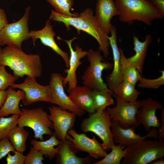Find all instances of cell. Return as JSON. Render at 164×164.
<instances>
[{
	"label": "cell",
	"mask_w": 164,
	"mask_h": 164,
	"mask_svg": "<svg viewBox=\"0 0 164 164\" xmlns=\"http://www.w3.org/2000/svg\"><path fill=\"white\" fill-rule=\"evenodd\" d=\"M89 117L83 119L80 125L84 132H91L94 133L101 139V144L106 151L111 150L114 144L111 131V119L105 109H101L89 113Z\"/></svg>",
	"instance_id": "5"
},
{
	"label": "cell",
	"mask_w": 164,
	"mask_h": 164,
	"mask_svg": "<svg viewBox=\"0 0 164 164\" xmlns=\"http://www.w3.org/2000/svg\"><path fill=\"white\" fill-rule=\"evenodd\" d=\"M86 56L90 64L81 77L83 85L92 89H109L102 79V72L104 70L112 69L113 63L104 61L99 50L96 51L91 49L87 51Z\"/></svg>",
	"instance_id": "6"
},
{
	"label": "cell",
	"mask_w": 164,
	"mask_h": 164,
	"mask_svg": "<svg viewBox=\"0 0 164 164\" xmlns=\"http://www.w3.org/2000/svg\"><path fill=\"white\" fill-rule=\"evenodd\" d=\"M19 114H14L9 117H0V141L7 137L10 132L17 124Z\"/></svg>",
	"instance_id": "31"
},
{
	"label": "cell",
	"mask_w": 164,
	"mask_h": 164,
	"mask_svg": "<svg viewBox=\"0 0 164 164\" xmlns=\"http://www.w3.org/2000/svg\"><path fill=\"white\" fill-rule=\"evenodd\" d=\"M150 164H164V160L163 158L157 159L151 162Z\"/></svg>",
	"instance_id": "41"
},
{
	"label": "cell",
	"mask_w": 164,
	"mask_h": 164,
	"mask_svg": "<svg viewBox=\"0 0 164 164\" xmlns=\"http://www.w3.org/2000/svg\"><path fill=\"white\" fill-rule=\"evenodd\" d=\"M111 152L107 154L103 158L99 161L94 162V164H120L121 161L125 156L126 152L125 146L114 144L111 147Z\"/></svg>",
	"instance_id": "29"
},
{
	"label": "cell",
	"mask_w": 164,
	"mask_h": 164,
	"mask_svg": "<svg viewBox=\"0 0 164 164\" xmlns=\"http://www.w3.org/2000/svg\"><path fill=\"white\" fill-rule=\"evenodd\" d=\"M152 41V37L150 34H147L143 42L140 41L135 35L133 37V49L135 52L134 55L127 58L128 61L134 66L142 75L144 62L147 56L148 49Z\"/></svg>",
	"instance_id": "22"
},
{
	"label": "cell",
	"mask_w": 164,
	"mask_h": 164,
	"mask_svg": "<svg viewBox=\"0 0 164 164\" xmlns=\"http://www.w3.org/2000/svg\"><path fill=\"white\" fill-rule=\"evenodd\" d=\"M8 90L7 98L0 110V117L21 113L19 104L25 96L24 92L20 89L16 91L11 87H9Z\"/></svg>",
	"instance_id": "23"
},
{
	"label": "cell",
	"mask_w": 164,
	"mask_h": 164,
	"mask_svg": "<svg viewBox=\"0 0 164 164\" xmlns=\"http://www.w3.org/2000/svg\"><path fill=\"white\" fill-rule=\"evenodd\" d=\"M49 117L53 123L54 135L62 142H64L68 131L73 127L76 119L73 113L53 105L49 107Z\"/></svg>",
	"instance_id": "12"
},
{
	"label": "cell",
	"mask_w": 164,
	"mask_h": 164,
	"mask_svg": "<svg viewBox=\"0 0 164 164\" xmlns=\"http://www.w3.org/2000/svg\"><path fill=\"white\" fill-rule=\"evenodd\" d=\"M63 78L58 73L51 74L49 84L51 93L50 102L74 113L76 116L81 117L85 112L73 103L66 93L63 86Z\"/></svg>",
	"instance_id": "10"
},
{
	"label": "cell",
	"mask_w": 164,
	"mask_h": 164,
	"mask_svg": "<svg viewBox=\"0 0 164 164\" xmlns=\"http://www.w3.org/2000/svg\"><path fill=\"white\" fill-rule=\"evenodd\" d=\"M58 152L56 162L60 164H88L92 162V158L89 156L85 158L76 155L79 151L70 140L66 139L57 146Z\"/></svg>",
	"instance_id": "20"
},
{
	"label": "cell",
	"mask_w": 164,
	"mask_h": 164,
	"mask_svg": "<svg viewBox=\"0 0 164 164\" xmlns=\"http://www.w3.org/2000/svg\"><path fill=\"white\" fill-rule=\"evenodd\" d=\"M44 155L41 152L36 149L32 146L25 155V164H43L44 159Z\"/></svg>",
	"instance_id": "34"
},
{
	"label": "cell",
	"mask_w": 164,
	"mask_h": 164,
	"mask_svg": "<svg viewBox=\"0 0 164 164\" xmlns=\"http://www.w3.org/2000/svg\"><path fill=\"white\" fill-rule=\"evenodd\" d=\"M1 46L0 45V51L1 50Z\"/></svg>",
	"instance_id": "42"
},
{
	"label": "cell",
	"mask_w": 164,
	"mask_h": 164,
	"mask_svg": "<svg viewBox=\"0 0 164 164\" xmlns=\"http://www.w3.org/2000/svg\"><path fill=\"white\" fill-rule=\"evenodd\" d=\"M141 108L136 115L137 120L142 125L146 131L149 132L152 127L159 128L161 122L156 115L158 110L163 108L162 104L158 101L151 97L139 101Z\"/></svg>",
	"instance_id": "14"
},
{
	"label": "cell",
	"mask_w": 164,
	"mask_h": 164,
	"mask_svg": "<svg viewBox=\"0 0 164 164\" xmlns=\"http://www.w3.org/2000/svg\"><path fill=\"white\" fill-rule=\"evenodd\" d=\"M8 23L6 14L4 10L0 8V32Z\"/></svg>",
	"instance_id": "39"
},
{
	"label": "cell",
	"mask_w": 164,
	"mask_h": 164,
	"mask_svg": "<svg viewBox=\"0 0 164 164\" xmlns=\"http://www.w3.org/2000/svg\"><path fill=\"white\" fill-rule=\"evenodd\" d=\"M116 100L114 107H107L106 110L111 120L117 121L122 128L126 129L132 126L136 128L140 124L137 120L136 115L141 108L139 101L130 103L124 101L115 96H112Z\"/></svg>",
	"instance_id": "9"
},
{
	"label": "cell",
	"mask_w": 164,
	"mask_h": 164,
	"mask_svg": "<svg viewBox=\"0 0 164 164\" xmlns=\"http://www.w3.org/2000/svg\"><path fill=\"white\" fill-rule=\"evenodd\" d=\"M121 164H147L164 156V142L144 140L126 147Z\"/></svg>",
	"instance_id": "4"
},
{
	"label": "cell",
	"mask_w": 164,
	"mask_h": 164,
	"mask_svg": "<svg viewBox=\"0 0 164 164\" xmlns=\"http://www.w3.org/2000/svg\"><path fill=\"white\" fill-rule=\"evenodd\" d=\"M67 133L66 139L73 142L79 150L87 152L92 158H104L108 154L94 136L92 135V138H89L84 133H77L72 128Z\"/></svg>",
	"instance_id": "15"
},
{
	"label": "cell",
	"mask_w": 164,
	"mask_h": 164,
	"mask_svg": "<svg viewBox=\"0 0 164 164\" xmlns=\"http://www.w3.org/2000/svg\"><path fill=\"white\" fill-rule=\"evenodd\" d=\"M0 65L9 67L13 75L22 77L25 75L35 78L40 77L42 65L38 54H27L22 49L7 46L0 51Z\"/></svg>",
	"instance_id": "2"
},
{
	"label": "cell",
	"mask_w": 164,
	"mask_h": 164,
	"mask_svg": "<svg viewBox=\"0 0 164 164\" xmlns=\"http://www.w3.org/2000/svg\"><path fill=\"white\" fill-rule=\"evenodd\" d=\"M50 19L47 20L45 26L39 30H32L29 32L30 36L32 39L33 45L35 46V42L39 39L44 46L51 48L63 60L66 67L68 68L69 66V53L62 50L56 43L54 39L55 33L53 29Z\"/></svg>",
	"instance_id": "18"
},
{
	"label": "cell",
	"mask_w": 164,
	"mask_h": 164,
	"mask_svg": "<svg viewBox=\"0 0 164 164\" xmlns=\"http://www.w3.org/2000/svg\"><path fill=\"white\" fill-rule=\"evenodd\" d=\"M161 125L158 130L159 140L164 142V109L162 110L160 114Z\"/></svg>",
	"instance_id": "37"
},
{
	"label": "cell",
	"mask_w": 164,
	"mask_h": 164,
	"mask_svg": "<svg viewBox=\"0 0 164 164\" xmlns=\"http://www.w3.org/2000/svg\"><path fill=\"white\" fill-rule=\"evenodd\" d=\"M119 14L114 0H97L94 16L100 29L105 34L111 33L113 26L111 19Z\"/></svg>",
	"instance_id": "17"
},
{
	"label": "cell",
	"mask_w": 164,
	"mask_h": 164,
	"mask_svg": "<svg viewBox=\"0 0 164 164\" xmlns=\"http://www.w3.org/2000/svg\"><path fill=\"white\" fill-rule=\"evenodd\" d=\"M29 7L18 21L7 24L0 32V45H5L22 49L23 42L31 38L28 25Z\"/></svg>",
	"instance_id": "8"
},
{
	"label": "cell",
	"mask_w": 164,
	"mask_h": 164,
	"mask_svg": "<svg viewBox=\"0 0 164 164\" xmlns=\"http://www.w3.org/2000/svg\"><path fill=\"white\" fill-rule=\"evenodd\" d=\"M161 76L153 79H147L142 77L139 80L137 86L142 88L157 89L164 84V70H159Z\"/></svg>",
	"instance_id": "32"
},
{
	"label": "cell",
	"mask_w": 164,
	"mask_h": 164,
	"mask_svg": "<svg viewBox=\"0 0 164 164\" xmlns=\"http://www.w3.org/2000/svg\"><path fill=\"white\" fill-rule=\"evenodd\" d=\"M36 78L27 76L24 82L20 84L15 83L10 87L18 88L25 92V96L22 100L23 105L27 106L38 101L50 102L51 93L49 85H42L36 81Z\"/></svg>",
	"instance_id": "11"
},
{
	"label": "cell",
	"mask_w": 164,
	"mask_h": 164,
	"mask_svg": "<svg viewBox=\"0 0 164 164\" xmlns=\"http://www.w3.org/2000/svg\"><path fill=\"white\" fill-rule=\"evenodd\" d=\"M164 16V0H149Z\"/></svg>",
	"instance_id": "38"
},
{
	"label": "cell",
	"mask_w": 164,
	"mask_h": 164,
	"mask_svg": "<svg viewBox=\"0 0 164 164\" xmlns=\"http://www.w3.org/2000/svg\"><path fill=\"white\" fill-rule=\"evenodd\" d=\"M141 92L135 88V85L128 82L122 80L113 91L112 96H115L127 102L137 101Z\"/></svg>",
	"instance_id": "24"
},
{
	"label": "cell",
	"mask_w": 164,
	"mask_h": 164,
	"mask_svg": "<svg viewBox=\"0 0 164 164\" xmlns=\"http://www.w3.org/2000/svg\"><path fill=\"white\" fill-rule=\"evenodd\" d=\"M77 39L75 37L71 39L66 40L59 38V39L63 40L67 43L70 53L69 67L64 70L65 73H67V75L65 77H64L63 82L64 87L67 84L68 85L67 90L68 92L77 86L76 70L82 63L80 60L86 56L87 54V51L83 50L82 48L78 45H76L75 50H73L72 45V43L74 40Z\"/></svg>",
	"instance_id": "16"
},
{
	"label": "cell",
	"mask_w": 164,
	"mask_h": 164,
	"mask_svg": "<svg viewBox=\"0 0 164 164\" xmlns=\"http://www.w3.org/2000/svg\"><path fill=\"white\" fill-rule=\"evenodd\" d=\"M15 151L10 142L8 136L0 141V160L10 152L14 153Z\"/></svg>",
	"instance_id": "35"
},
{
	"label": "cell",
	"mask_w": 164,
	"mask_h": 164,
	"mask_svg": "<svg viewBox=\"0 0 164 164\" xmlns=\"http://www.w3.org/2000/svg\"><path fill=\"white\" fill-rule=\"evenodd\" d=\"M61 142V141L58 139L54 134L51 136L49 139L44 141L33 139L30 142L36 149L47 155L51 160L55 157L58 152V149L55 148V146H57Z\"/></svg>",
	"instance_id": "25"
},
{
	"label": "cell",
	"mask_w": 164,
	"mask_h": 164,
	"mask_svg": "<svg viewBox=\"0 0 164 164\" xmlns=\"http://www.w3.org/2000/svg\"><path fill=\"white\" fill-rule=\"evenodd\" d=\"M119 50L123 80L128 82L135 86L142 77L141 75L137 69L128 61L123 50L121 48Z\"/></svg>",
	"instance_id": "26"
},
{
	"label": "cell",
	"mask_w": 164,
	"mask_h": 164,
	"mask_svg": "<svg viewBox=\"0 0 164 164\" xmlns=\"http://www.w3.org/2000/svg\"><path fill=\"white\" fill-rule=\"evenodd\" d=\"M5 67L0 65V91H5L19 78L8 73Z\"/></svg>",
	"instance_id": "33"
},
{
	"label": "cell",
	"mask_w": 164,
	"mask_h": 164,
	"mask_svg": "<svg viewBox=\"0 0 164 164\" xmlns=\"http://www.w3.org/2000/svg\"><path fill=\"white\" fill-rule=\"evenodd\" d=\"M29 133L24 127L17 125L9 133L8 137L16 151L23 153L26 149V142Z\"/></svg>",
	"instance_id": "27"
},
{
	"label": "cell",
	"mask_w": 164,
	"mask_h": 164,
	"mask_svg": "<svg viewBox=\"0 0 164 164\" xmlns=\"http://www.w3.org/2000/svg\"><path fill=\"white\" fill-rule=\"evenodd\" d=\"M6 160L7 164H24L25 155L22 153L15 151L14 155L9 152L7 155Z\"/></svg>",
	"instance_id": "36"
},
{
	"label": "cell",
	"mask_w": 164,
	"mask_h": 164,
	"mask_svg": "<svg viewBox=\"0 0 164 164\" xmlns=\"http://www.w3.org/2000/svg\"><path fill=\"white\" fill-rule=\"evenodd\" d=\"M55 9V12L68 16L77 17L79 14L70 11L73 5V0H46Z\"/></svg>",
	"instance_id": "30"
},
{
	"label": "cell",
	"mask_w": 164,
	"mask_h": 164,
	"mask_svg": "<svg viewBox=\"0 0 164 164\" xmlns=\"http://www.w3.org/2000/svg\"><path fill=\"white\" fill-rule=\"evenodd\" d=\"M113 91L108 90L92 89V95L95 111L105 109L108 106L114 104L112 97Z\"/></svg>",
	"instance_id": "28"
},
{
	"label": "cell",
	"mask_w": 164,
	"mask_h": 164,
	"mask_svg": "<svg viewBox=\"0 0 164 164\" xmlns=\"http://www.w3.org/2000/svg\"><path fill=\"white\" fill-rule=\"evenodd\" d=\"M119 11V21L132 25L135 21L151 26L152 21L162 19L159 11L149 0H114Z\"/></svg>",
	"instance_id": "3"
},
{
	"label": "cell",
	"mask_w": 164,
	"mask_h": 164,
	"mask_svg": "<svg viewBox=\"0 0 164 164\" xmlns=\"http://www.w3.org/2000/svg\"><path fill=\"white\" fill-rule=\"evenodd\" d=\"M18 126L29 127L34 132V137L36 139L43 140V135L52 136L54 134L52 130L53 123L49 115L41 108L28 109L23 108L17 121Z\"/></svg>",
	"instance_id": "7"
},
{
	"label": "cell",
	"mask_w": 164,
	"mask_h": 164,
	"mask_svg": "<svg viewBox=\"0 0 164 164\" xmlns=\"http://www.w3.org/2000/svg\"><path fill=\"white\" fill-rule=\"evenodd\" d=\"M49 19L63 23L67 31L70 30V26H73L77 29L78 34L81 31L86 32L96 40L99 44L98 49L102 52L105 58L109 55L108 36L101 30L91 9L86 8L78 16L74 17L60 14L52 9Z\"/></svg>",
	"instance_id": "1"
},
{
	"label": "cell",
	"mask_w": 164,
	"mask_h": 164,
	"mask_svg": "<svg viewBox=\"0 0 164 164\" xmlns=\"http://www.w3.org/2000/svg\"><path fill=\"white\" fill-rule=\"evenodd\" d=\"M111 121V129L114 142L126 147L133 145L147 138H158V131L155 128L151 129L145 135L142 136L135 133L136 128L135 126L124 129L120 126L117 121L113 120Z\"/></svg>",
	"instance_id": "13"
},
{
	"label": "cell",
	"mask_w": 164,
	"mask_h": 164,
	"mask_svg": "<svg viewBox=\"0 0 164 164\" xmlns=\"http://www.w3.org/2000/svg\"><path fill=\"white\" fill-rule=\"evenodd\" d=\"M92 89L83 85L77 86L68 92L76 105L89 113L95 112L92 95Z\"/></svg>",
	"instance_id": "21"
},
{
	"label": "cell",
	"mask_w": 164,
	"mask_h": 164,
	"mask_svg": "<svg viewBox=\"0 0 164 164\" xmlns=\"http://www.w3.org/2000/svg\"><path fill=\"white\" fill-rule=\"evenodd\" d=\"M8 90L0 91V110L3 105L7 97Z\"/></svg>",
	"instance_id": "40"
},
{
	"label": "cell",
	"mask_w": 164,
	"mask_h": 164,
	"mask_svg": "<svg viewBox=\"0 0 164 164\" xmlns=\"http://www.w3.org/2000/svg\"><path fill=\"white\" fill-rule=\"evenodd\" d=\"M117 30L113 26L110 36L108 38L113 56V67L111 73L107 76L106 80L108 89L113 91L123 80L120 60V53L117 43Z\"/></svg>",
	"instance_id": "19"
}]
</instances>
